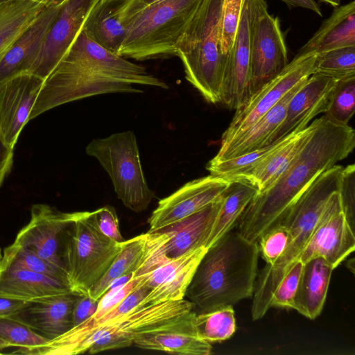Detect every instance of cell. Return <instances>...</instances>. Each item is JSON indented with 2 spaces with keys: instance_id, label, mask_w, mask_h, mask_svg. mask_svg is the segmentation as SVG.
<instances>
[{
  "instance_id": "obj_53",
  "label": "cell",
  "mask_w": 355,
  "mask_h": 355,
  "mask_svg": "<svg viewBox=\"0 0 355 355\" xmlns=\"http://www.w3.org/2000/svg\"><path fill=\"white\" fill-rule=\"evenodd\" d=\"M8 1H10V0H0V3H4V2H6Z\"/></svg>"
},
{
  "instance_id": "obj_15",
  "label": "cell",
  "mask_w": 355,
  "mask_h": 355,
  "mask_svg": "<svg viewBox=\"0 0 355 355\" xmlns=\"http://www.w3.org/2000/svg\"><path fill=\"white\" fill-rule=\"evenodd\" d=\"M82 213L62 212L46 204H35L31 209L29 223L18 232L13 243L64 270V233Z\"/></svg>"
},
{
  "instance_id": "obj_22",
  "label": "cell",
  "mask_w": 355,
  "mask_h": 355,
  "mask_svg": "<svg viewBox=\"0 0 355 355\" xmlns=\"http://www.w3.org/2000/svg\"><path fill=\"white\" fill-rule=\"evenodd\" d=\"M62 3L46 6L15 41L0 63V83L17 73L31 71Z\"/></svg>"
},
{
  "instance_id": "obj_32",
  "label": "cell",
  "mask_w": 355,
  "mask_h": 355,
  "mask_svg": "<svg viewBox=\"0 0 355 355\" xmlns=\"http://www.w3.org/2000/svg\"><path fill=\"white\" fill-rule=\"evenodd\" d=\"M146 239V233L125 241L106 272L89 290L88 296L99 300L116 280L132 274L140 263Z\"/></svg>"
},
{
  "instance_id": "obj_29",
  "label": "cell",
  "mask_w": 355,
  "mask_h": 355,
  "mask_svg": "<svg viewBox=\"0 0 355 355\" xmlns=\"http://www.w3.org/2000/svg\"><path fill=\"white\" fill-rule=\"evenodd\" d=\"M333 270L320 257L303 263L293 309L311 320L319 316L326 300Z\"/></svg>"
},
{
  "instance_id": "obj_3",
  "label": "cell",
  "mask_w": 355,
  "mask_h": 355,
  "mask_svg": "<svg viewBox=\"0 0 355 355\" xmlns=\"http://www.w3.org/2000/svg\"><path fill=\"white\" fill-rule=\"evenodd\" d=\"M343 169V166L336 164L322 173L290 207L279 223L288 232V243L275 263L266 264L258 272L251 308L253 320L262 318L270 308L275 289L291 265L298 260L331 196L340 191Z\"/></svg>"
},
{
  "instance_id": "obj_21",
  "label": "cell",
  "mask_w": 355,
  "mask_h": 355,
  "mask_svg": "<svg viewBox=\"0 0 355 355\" xmlns=\"http://www.w3.org/2000/svg\"><path fill=\"white\" fill-rule=\"evenodd\" d=\"M78 295L69 291L26 302L9 318L24 324L50 341L73 327L72 312Z\"/></svg>"
},
{
  "instance_id": "obj_4",
  "label": "cell",
  "mask_w": 355,
  "mask_h": 355,
  "mask_svg": "<svg viewBox=\"0 0 355 355\" xmlns=\"http://www.w3.org/2000/svg\"><path fill=\"white\" fill-rule=\"evenodd\" d=\"M135 80L90 53L69 49L44 80L29 121L61 105L95 95L141 93Z\"/></svg>"
},
{
  "instance_id": "obj_24",
  "label": "cell",
  "mask_w": 355,
  "mask_h": 355,
  "mask_svg": "<svg viewBox=\"0 0 355 355\" xmlns=\"http://www.w3.org/2000/svg\"><path fill=\"white\" fill-rule=\"evenodd\" d=\"M317 123L318 119L302 130L291 135L280 147L256 165L227 179L246 181L257 187L258 192L263 191L288 168L311 137Z\"/></svg>"
},
{
  "instance_id": "obj_13",
  "label": "cell",
  "mask_w": 355,
  "mask_h": 355,
  "mask_svg": "<svg viewBox=\"0 0 355 355\" xmlns=\"http://www.w3.org/2000/svg\"><path fill=\"white\" fill-rule=\"evenodd\" d=\"M316 54L295 56L286 67L236 110L221 137L220 146L240 135L275 106L292 88L314 73Z\"/></svg>"
},
{
  "instance_id": "obj_26",
  "label": "cell",
  "mask_w": 355,
  "mask_h": 355,
  "mask_svg": "<svg viewBox=\"0 0 355 355\" xmlns=\"http://www.w3.org/2000/svg\"><path fill=\"white\" fill-rule=\"evenodd\" d=\"M306 80L292 88L275 106L247 130L230 140L225 145L220 146L218 153L211 161H224L262 148L268 138L283 121L291 97Z\"/></svg>"
},
{
  "instance_id": "obj_41",
  "label": "cell",
  "mask_w": 355,
  "mask_h": 355,
  "mask_svg": "<svg viewBox=\"0 0 355 355\" xmlns=\"http://www.w3.org/2000/svg\"><path fill=\"white\" fill-rule=\"evenodd\" d=\"M244 0H224L221 18L222 51L230 50L238 29Z\"/></svg>"
},
{
  "instance_id": "obj_8",
  "label": "cell",
  "mask_w": 355,
  "mask_h": 355,
  "mask_svg": "<svg viewBox=\"0 0 355 355\" xmlns=\"http://www.w3.org/2000/svg\"><path fill=\"white\" fill-rule=\"evenodd\" d=\"M132 274L114 282L99 299L94 313L81 324L45 344L15 354L29 355H76L88 352L100 333L120 318L137 307L150 290L136 286Z\"/></svg>"
},
{
  "instance_id": "obj_48",
  "label": "cell",
  "mask_w": 355,
  "mask_h": 355,
  "mask_svg": "<svg viewBox=\"0 0 355 355\" xmlns=\"http://www.w3.org/2000/svg\"><path fill=\"white\" fill-rule=\"evenodd\" d=\"M290 8H303L311 10L319 16H322V12L319 4L315 0H281Z\"/></svg>"
},
{
  "instance_id": "obj_42",
  "label": "cell",
  "mask_w": 355,
  "mask_h": 355,
  "mask_svg": "<svg viewBox=\"0 0 355 355\" xmlns=\"http://www.w3.org/2000/svg\"><path fill=\"white\" fill-rule=\"evenodd\" d=\"M355 166L344 167L340 195L343 211L352 229L355 230Z\"/></svg>"
},
{
  "instance_id": "obj_54",
  "label": "cell",
  "mask_w": 355,
  "mask_h": 355,
  "mask_svg": "<svg viewBox=\"0 0 355 355\" xmlns=\"http://www.w3.org/2000/svg\"><path fill=\"white\" fill-rule=\"evenodd\" d=\"M1 354V353L0 352V354Z\"/></svg>"
},
{
  "instance_id": "obj_38",
  "label": "cell",
  "mask_w": 355,
  "mask_h": 355,
  "mask_svg": "<svg viewBox=\"0 0 355 355\" xmlns=\"http://www.w3.org/2000/svg\"><path fill=\"white\" fill-rule=\"evenodd\" d=\"M0 338L8 347H18L15 352L28 349L48 342L28 326L9 317L0 318Z\"/></svg>"
},
{
  "instance_id": "obj_36",
  "label": "cell",
  "mask_w": 355,
  "mask_h": 355,
  "mask_svg": "<svg viewBox=\"0 0 355 355\" xmlns=\"http://www.w3.org/2000/svg\"><path fill=\"white\" fill-rule=\"evenodd\" d=\"M313 73L338 80L355 76V45L340 47L317 54Z\"/></svg>"
},
{
  "instance_id": "obj_20",
  "label": "cell",
  "mask_w": 355,
  "mask_h": 355,
  "mask_svg": "<svg viewBox=\"0 0 355 355\" xmlns=\"http://www.w3.org/2000/svg\"><path fill=\"white\" fill-rule=\"evenodd\" d=\"M250 28L248 0H244L233 44L226 55L223 73L220 103L237 110L250 99Z\"/></svg>"
},
{
  "instance_id": "obj_17",
  "label": "cell",
  "mask_w": 355,
  "mask_h": 355,
  "mask_svg": "<svg viewBox=\"0 0 355 355\" xmlns=\"http://www.w3.org/2000/svg\"><path fill=\"white\" fill-rule=\"evenodd\" d=\"M44 79L21 72L0 83V139L14 149L44 84Z\"/></svg>"
},
{
  "instance_id": "obj_43",
  "label": "cell",
  "mask_w": 355,
  "mask_h": 355,
  "mask_svg": "<svg viewBox=\"0 0 355 355\" xmlns=\"http://www.w3.org/2000/svg\"><path fill=\"white\" fill-rule=\"evenodd\" d=\"M96 220L101 232L112 240L123 243L125 240L119 230V219L114 207L107 205L95 210Z\"/></svg>"
},
{
  "instance_id": "obj_7",
  "label": "cell",
  "mask_w": 355,
  "mask_h": 355,
  "mask_svg": "<svg viewBox=\"0 0 355 355\" xmlns=\"http://www.w3.org/2000/svg\"><path fill=\"white\" fill-rule=\"evenodd\" d=\"M123 243L101 232L95 211H83L67 227L63 236V262L71 292L88 296L91 288L120 252Z\"/></svg>"
},
{
  "instance_id": "obj_10",
  "label": "cell",
  "mask_w": 355,
  "mask_h": 355,
  "mask_svg": "<svg viewBox=\"0 0 355 355\" xmlns=\"http://www.w3.org/2000/svg\"><path fill=\"white\" fill-rule=\"evenodd\" d=\"M222 200L223 194L189 216L157 230L147 232L142 258L132 277L139 278L169 260L205 247Z\"/></svg>"
},
{
  "instance_id": "obj_51",
  "label": "cell",
  "mask_w": 355,
  "mask_h": 355,
  "mask_svg": "<svg viewBox=\"0 0 355 355\" xmlns=\"http://www.w3.org/2000/svg\"><path fill=\"white\" fill-rule=\"evenodd\" d=\"M7 347H9L8 344L0 338V351Z\"/></svg>"
},
{
  "instance_id": "obj_14",
  "label": "cell",
  "mask_w": 355,
  "mask_h": 355,
  "mask_svg": "<svg viewBox=\"0 0 355 355\" xmlns=\"http://www.w3.org/2000/svg\"><path fill=\"white\" fill-rule=\"evenodd\" d=\"M354 248V231L343 211L340 191H336L325 205L298 259L304 263L320 257L335 269Z\"/></svg>"
},
{
  "instance_id": "obj_18",
  "label": "cell",
  "mask_w": 355,
  "mask_h": 355,
  "mask_svg": "<svg viewBox=\"0 0 355 355\" xmlns=\"http://www.w3.org/2000/svg\"><path fill=\"white\" fill-rule=\"evenodd\" d=\"M230 183L209 174L190 181L162 199L148 218L149 230L163 228L189 216L218 200Z\"/></svg>"
},
{
  "instance_id": "obj_46",
  "label": "cell",
  "mask_w": 355,
  "mask_h": 355,
  "mask_svg": "<svg viewBox=\"0 0 355 355\" xmlns=\"http://www.w3.org/2000/svg\"><path fill=\"white\" fill-rule=\"evenodd\" d=\"M162 0H129L123 12V21L128 26L129 19L146 7Z\"/></svg>"
},
{
  "instance_id": "obj_49",
  "label": "cell",
  "mask_w": 355,
  "mask_h": 355,
  "mask_svg": "<svg viewBox=\"0 0 355 355\" xmlns=\"http://www.w3.org/2000/svg\"><path fill=\"white\" fill-rule=\"evenodd\" d=\"M319 1L329 3L335 8L339 6L340 4V1H341V0H319Z\"/></svg>"
},
{
  "instance_id": "obj_50",
  "label": "cell",
  "mask_w": 355,
  "mask_h": 355,
  "mask_svg": "<svg viewBox=\"0 0 355 355\" xmlns=\"http://www.w3.org/2000/svg\"><path fill=\"white\" fill-rule=\"evenodd\" d=\"M36 1H42L45 3H46L47 5H51V4H61L63 2H64L66 0H36Z\"/></svg>"
},
{
  "instance_id": "obj_16",
  "label": "cell",
  "mask_w": 355,
  "mask_h": 355,
  "mask_svg": "<svg viewBox=\"0 0 355 355\" xmlns=\"http://www.w3.org/2000/svg\"><path fill=\"white\" fill-rule=\"evenodd\" d=\"M99 0H66L51 24L30 73L46 79L67 53Z\"/></svg>"
},
{
  "instance_id": "obj_19",
  "label": "cell",
  "mask_w": 355,
  "mask_h": 355,
  "mask_svg": "<svg viewBox=\"0 0 355 355\" xmlns=\"http://www.w3.org/2000/svg\"><path fill=\"white\" fill-rule=\"evenodd\" d=\"M338 80L313 73L291 97L285 116L264 143L263 147L274 144L308 126L317 115L325 113Z\"/></svg>"
},
{
  "instance_id": "obj_47",
  "label": "cell",
  "mask_w": 355,
  "mask_h": 355,
  "mask_svg": "<svg viewBox=\"0 0 355 355\" xmlns=\"http://www.w3.org/2000/svg\"><path fill=\"white\" fill-rule=\"evenodd\" d=\"M26 301L0 296V318L11 316L21 309Z\"/></svg>"
},
{
  "instance_id": "obj_31",
  "label": "cell",
  "mask_w": 355,
  "mask_h": 355,
  "mask_svg": "<svg viewBox=\"0 0 355 355\" xmlns=\"http://www.w3.org/2000/svg\"><path fill=\"white\" fill-rule=\"evenodd\" d=\"M46 6L36 0H10L0 3V63Z\"/></svg>"
},
{
  "instance_id": "obj_34",
  "label": "cell",
  "mask_w": 355,
  "mask_h": 355,
  "mask_svg": "<svg viewBox=\"0 0 355 355\" xmlns=\"http://www.w3.org/2000/svg\"><path fill=\"white\" fill-rule=\"evenodd\" d=\"M6 268H19L39 272L67 283L66 272L63 268L42 259L33 250L15 243L3 250L1 270Z\"/></svg>"
},
{
  "instance_id": "obj_27",
  "label": "cell",
  "mask_w": 355,
  "mask_h": 355,
  "mask_svg": "<svg viewBox=\"0 0 355 355\" xmlns=\"http://www.w3.org/2000/svg\"><path fill=\"white\" fill-rule=\"evenodd\" d=\"M355 45V1L336 7L319 29L295 56L320 53Z\"/></svg>"
},
{
  "instance_id": "obj_5",
  "label": "cell",
  "mask_w": 355,
  "mask_h": 355,
  "mask_svg": "<svg viewBox=\"0 0 355 355\" xmlns=\"http://www.w3.org/2000/svg\"><path fill=\"white\" fill-rule=\"evenodd\" d=\"M224 0H202L176 46L186 79L209 103H220L226 55L222 51Z\"/></svg>"
},
{
  "instance_id": "obj_44",
  "label": "cell",
  "mask_w": 355,
  "mask_h": 355,
  "mask_svg": "<svg viewBox=\"0 0 355 355\" xmlns=\"http://www.w3.org/2000/svg\"><path fill=\"white\" fill-rule=\"evenodd\" d=\"M98 301L87 295H78L72 312L73 327L81 324L94 313Z\"/></svg>"
},
{
  "instance_id": "obj_28",
  "label": "cell",
  "mask_w": 355,
  "mask_h": 355,
  "mask_svg": "<svg viewBox=\"0 0 355 355\" xmlns=\"http://www.w3.org/2000/svg\"><path fill=\"white\" fill-rule=\"evenodd\" d=\"M71 291L67 282L19 268L0 270V296L26 302Z\"/></svg>"
},
{
  "instance_id": "obj_9",
  "label": "cell",
  "mask_w": 355,
  "mask_h": 355,
  "mask_svg": "<svg viewBox=\"0 0 355 355\" xmlns=\"http://www.w3.org/2000/svg\"><path fill=\"white\" fill-rule=\"evenodd\" d=\"M86 153L95 157L110 175L118 198L133 211L146 209L154 198L144 175L133 132L93 139Z\"/></svg>"
},
{
  "instance_id": "obj_6",
  "label": "cell",
  "mask_w": 355,
  "mask_h": 355,
  "mask_svg": "<svg viewBox=\"0 0 355 355\" xmlns=\"http://www.w3.org/2000/svg\"><path fill=\"white\" fill-rule=\"evenodd\" d=\"M202 0H162L131 17L119 51L137 60L176 55V46Z\"/></svg>"
},
{
  "instance_id": "obj_25",
  "label": "cell",
  "mask_w": 355,
  "mask_h": 355,
  "mask_svg": "<svg viewBox=\"0 0 355 355\" xmlns=\"http://www.w3.org/2000/svg\"><path fill=\"white\" fill-rule=\"evenodd\" d=\"M128 1L99 0L90 11L82 31L92 41L119 55L127 33L123 12Z\"/></svg>"
},
{
  "instance_id": "obj_11",
  "label": "cell",
  "mask_w": 355,
  "mask_h": 355,
  "mask_svg": "<svg viewBox=\"0 0 355 355\" xmlns=\"http://www.w3.org/2000/svg\"><path fill=\"white\" fill-rule=\"evenodd\" d=\"M250 93L252 97L288 64L279 19L271 15L264 0H248Z\"/></svg>"
},
{
  "instance_id": "obj_2",
  "label": "cell",
  "mask_w": 355,
  "mask_h": 355,
  "mask_svg": "<svg viewBox=\"0 0 355 355\" xmlns=\"http://www.w3.org/2000/svg\"><path fill=\"white\" fill-rule=\"evenodd\" d=\"M259 250L231 230L207 249L185 292L194 307L207 313L252 297Z\"/></svg>"
},
{
  "instance_id": "obj_23",
  "label": "cell",
  "mask_w": 355,
  "mask_h": 355,
  "mask_svg": "<svg viewBox=\"0 0 355 355\" xmlns=\"http://www.w3.org/2000/svg\"><path fill=\"white\" fill-rule=\"evenodd\" d=\"M196 313L190 311L173 326L139 336L133 344L137 347L184 355H209L211 345L201 339L196 328Z\"/></svg>"
},
{
  "instance_id": "obj_30",
  "label": "cell",
  "mask_w": 355,
  "mask_h": 355,
  "mask_svg": "<svg viewBox=\"0 0 355 355\" xmlns=\"http://www.w3.org/2000/svg\"><path fill=\"white\" fill-rule=\"evenodd\" d=\"M230 180L223 193L222 205L205 244L206 249L237 225L245 208L258 193V189L246 181Z\"/></svg>"
},
{
  "instance_id": "obj_12",
  "label": "cell",
  "mask_w": 355,
  "mask_h": 355,
  "mask_svg": "<svg viewBox=\"0 0 355 355\" xmlns=\"http://www.w3.org/2000/svg\"><path fill=\"white\" fill-rule=\"evenodd\" d=\"M193 309V304L184 299L135 308L103 330L88 352L129 347L139 336L173 326Z\"/></svg>"
},
{
  "instance_id": "obj_33",
  "label": "cell",
  "mask_w": 355,
  "mask_h": 355,
  "mask_svg": "<svg viewBox=\"0 0 355 355\" xmlns=\"http://www.w3.org/2000/svg\"><path fill=\"white\" fill-rule=\"evenodd\" d=\"M206 250L203 246L198 248L184 265L173 272L160 284L151 289L137 308L184 299L187 286Z\"/></svg>"
},
{
  "instance_id": "obj_40",
  "label": "cell",
  "mask_w": 355,
  "mask_h": 355,
  "mask_svg": "<svg viewBox=\"0 0 355 355\" xmlns=\"http://www.w3.org/2000/svg\"><path fill=\"white\" fill-rule=\"evenodd\" d=\"M288 239L286 227L279 223L262 234L257 241L259 253L268 265H273L284 251Z\"/></svg>"
},
{
  "instance_id": "obj_37",
  "label": "cell",
  "mask_w": 355,
  "mask_h": 355,
  "mask_svg": "<svg viewBox=\"0 0 355 355\" xmlns=\"http://www.w3.org/2000/svg\"><path fill=\"white\" fill-rule=\"evenodd\" d=\"M355 111V76L339 80L324 116L331 122L347 125Z\"/></svg>"
},
{
  "instance_id": "obj_35",
  "label": "cell",
  "mask_w": 355,
  "mask_h": 355,
  "mask_svg": "<svg viewBox=\"0 0 355 355\" xmlns=\"http://www.w3.org/2000/svg\"><path fill=\"white\" fill-rule=\"evenodd\" d=\"M196 328L198 336L209 343L229 339L236 331L233 306L196 314Z\"/></svg>"
},
{
  "instance_id": "obj_1",
  "label": "cell",
  "mask_w": 355,
  "mask_h": 355,
  "mask_svg": "<svg viewBox=\"0 0 355 355\" xmlns=\"http://www.w3.org/2000/svg\"><path fill=\"white\" fill-rule=\"evenodd\" d=\"M355 147V132L336 124L324 115L318 119L311 137L288 168L268 188L258 192L248 204L237 225L250 242L277 225L290 207L324 171L345 159Z\"/></svg>"
},
{
  "instance_id": "obj_39",
  "label": "cell",
  "mask_w": 355,
  "mask_h": 355,
  "mask_svg": "<svg viewBox=\"0 0 355 355\" xmlns=\"http://www.w3.org/2000/svg\"><path fill=\"white\" fill-rule=\"evenodd\" d=\"M302 268L303 263L299 259L291 265L272 295L270 308H293L294 297Z\"/></svg>"
},
{
  "instance_id": "obj_52",
  "label": "cell",
  "mask_w": 355,
  "mask_h": 355,
  "mask_svg": "<svg viewBox=\"0 0 355 355\" xmlns=\"http://www.w3.org/2000/svg\"><path fill=\"white\" fill-rule=\"evenodd\" d=\"M2 257H3V253L1 252V250L0 248V270H1V266Z\"/></svg>"
},
{
  "instance_id": "obj_45",
  "label": "cell",
  "mask_w": 355,
  "mask_h": 355,
  "mask_svg": "<svg viewBox=\"0 0 355 355\" xmlns=\"http://www.w3.org/2000/svg\"><path fill=\"white\" fill-rule=\"evenodd\" d=\"M13 164V149L0 139V187L11 171Z\"/></svg>"
}]
</instances>
